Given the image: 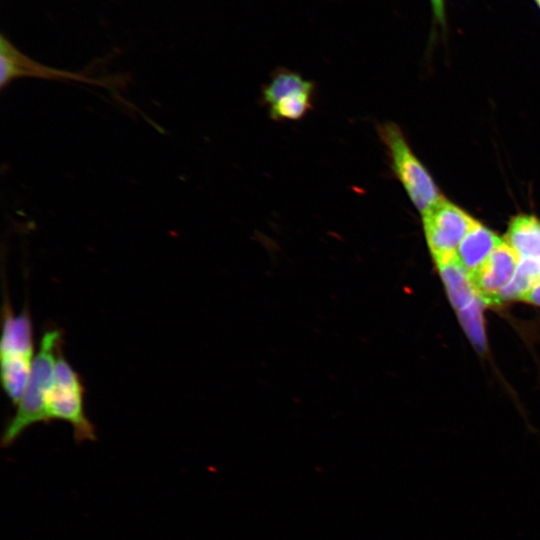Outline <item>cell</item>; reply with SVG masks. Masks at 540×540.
Here are the masks:
<instances>
[{
	"mask_svg": "<svg viewBox=\"0 0 540 540\" xmlns=\"http://www.w3.org/2000/svg\"><path fill=\"white\" fill-rule=\"evenodd\" d=\"M436 267L446 288L449 300L456 311L467 306L478 296L468 272L459 262L457 256L436 263Z\"/></svg>",
	"mask_w": 540,
	"mask_h": 540,
	"instance_id": "11",
	"label": "cell"
},
{
	"mask_svg": "<svg viewBox=\"0 0 540 540\" xmlns=\"http://www.w3.org/2000/svg\"><path fill=\"white\" fill-rule=\"evenodd\" d=\"M376 130L386 148L392 172L422 215L443 196L397 124L383 122Z\"/></svg>",
	"mask_w": 540,
	"mask_h": 540,
	"instance_id": "3",
	"label": "cell"
},
{
	"mask_svg": "<svg viewBox=\"0 0 540 540\" xmlns=\"http://www.w3.org/2000/svg\"><path fill=\"white\" fill-rule=\"evenodd\" d=\"M316 84L300 73L277 68L261 88V103L273 121L302 120L314 107Z\"/></svg>",
	"mask_w": 540,
	"mask_h": 540,
	"instance_id": "5",
	"label": "cell"
},
{
	"mask_svg": "<svg viewBox=\"0 0 540 540\" xmlns=\"http://www.w3.org/2000/svg\"><path fill=\"white\" fill-rule=\"evenodd\" d=\"M0 345L1 381L4 391L14 405L21 399L27 384L33 355V330L28 311L14 315L5 300Z\"/></svg>",
	"mask_w": 540,
	"mask_h": 540,
	"instance_id": "2",
	"label": "cell"
},
{
	"mask_svg": "<svg viewBox=\"0 0 540 540\" xmlns=\"http://www.w3.org/2000/svg\"><path fill=\"white\" fill-rule=\"evenodd\" d=\"M540 281V261L519 259L511 281L499 292L498 304L511 300H521Z\"/></svg>",
	"mask_w": 540,
	"mask_h": 540,
	"instance_id": "12",
	"label": "cell"
},
{
	"mask_svg": "<svg viewBox=\"0 0 540 540\" xmlns=\"http://www.w3.org/2000/svg\"><path fill=\"white\" fill-rule=\"evenodd\" d=\"M518 262L516 252L503 241L479 269L469 274L477 295L486 305H498V294L513 278Z\"/></svg>",
	"mask_w": 540,
	"mask_h": 540,
	"instance_id": "7",
	"label": "cell"
},
{
	"mask_svg": "<svg viewBox=\"0 0 540 540\" xmlns=\"http://www.w3.org/2000/svg\"><path fill=\"white\" fill-rule=\"evenodd\" d=\"M502 242L493 231L476 221L459 244L457 259L472 274Z\"/></svg>",
	"mask_w": 540,
	"mask_h": 540,
	"instance_id": "8",
	"label": "cell"
},
{
	"mask_svg": "<svg viewBox=\"0 0 540 540\" xmlns=\"http://www.w3.org/2000/svg\"><path fill=\"white\" fill-rule=\"evenodd\" d=\"M83 386L79 375L60 351L54 369L53 383L46 400L47 422L63 420L73 427V435L78 443L95 441L93 424L85 415Z\"/></svg>",
	"mask_w": 540,
	"mask_h": 540,
	"instance_id": "4",
	"label": "cell"
},
{
	"mask_svg": "<svg viewBox=\"0 0 540 540\" xmlns=\"http://www.w3.org/2000/svg\"><path fill=\"white\" fill-rule=\"evenodd\" d=\"M62 342V332L58 329H50L43 334L16 413L3 431V447L10 446L29 426L47 422L46 400L53 383L55 363L62 350Z\"/></svg>",
	"mask_w": 540,
	"mask_h": 540,
	"instance_id": "1",
	"label": "cell"
},
{
	"mask_svg": "<svg viewBox=\"0 0 540 540\" xmlns=\"http://www.w3.org/2000/svg\"><path fill=\"white\" fill-rule=\"evenodd\" d=\"M433 16V25L445 31L447 28V0H429Z\"/></svg>",
	"mask_w": 540,
	"mask_h": 540,
	"instance_id": "14",
	"label": "cell"
},
{
	"mask_svg": "<svg viewBox=\"0 0 540 540\" xmlns=\"http://www.w3.org/2000/svg\"><path fill=\"white\" fill-rule=\"evenodd\" d=\"M521 300L536 306H540V281L533 286Z\"/></svg>",
	"mask_w": 540,
	"mask_h": 540,
	"instance_id": "15",
	"label": "cell"
},
{
	"mask_svg": "<svg viewBox=\"0 0 540 540\" xmlns=\"http://www.w3.org/2000/svg\"><path fill=\"white\" fill-rule=\"evenodd\" d=\"M44 77V78H70L86 80L81 76H74L52 68L42 67L19 53L9 42L3 38L1 40V87L4 88L12 80L24 77Z\"/></svg>",
	"mask_w": 540,
	"mask_h": 540,
	"instance_id": "9",
	"label": "cell"
},
{
	"mask_svg": "<svg viewBox=\"0 0 540 540\" xmlns=\"http://www.w3.org/2000/svg\"><path fill=\"white\" fill-rule=\"evenodd\" d=\"M475 222L444 197L422 214L426 242L435 264L456 256L459 244Z\"/></svg>",
	"mask_w": 540,
	"mask_h": 540,
	"instance_id": "6",
	"label": "cell"
},
{
	"mask_svg": "<svg viewBox=\"0 0 540 540\" xmlns=\"http://www.w3.org/2000/svg\"><path fill=\"white\" fill-rule=\"evenodd\" d=\"M485 306H487L485 302L477 296L467 306L457 311L458 318L465 333L479 352H483L486 348L483 318V309Z\"/></svg>",
	"mask_w": 540,
	"mask_h": 540,
	"instance_id": "13",
	"label": "cell"
},
{
	"mask_svg": "<svg viewBox=\"0 0 540 540\" xmlns=\"http://www.w3.org/2000/svg\"><path fill=\"white\" fill-rule=\"evenodd\" d=\"M534 2L536 3V5L538 6V8L540 9V0H534Z\"/></svg>",
	"mask_w": 540,
	"mask_h": 540,
	"instance_id": "16",
	"label": "cell"
},
{
	"mask_svg": "<svg viewBox=\"0 0 540 540\" xmlns=\"http://www.w3.org/2000/svg\"><path fill=\"white\" fill-rule=\"evenodd\" d=\"M505 242L519 259L540 261V220L532 215L514 217L509 224Z\"/></svg>",
	"mask_w": 540,
	"mask_h": 540,
	"instance_id": "10",
	"label": "cell"
}]
</instances>
